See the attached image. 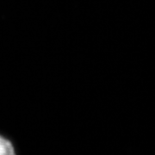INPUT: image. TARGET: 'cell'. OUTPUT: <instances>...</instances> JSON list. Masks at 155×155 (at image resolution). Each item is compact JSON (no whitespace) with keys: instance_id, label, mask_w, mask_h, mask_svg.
<instances>
[{"instance_id":"obj_1","label":"cell","mask_w":155,"mask_h":155,"mask_svg":"<svg viewBox=\"0 0 155 155\" xmlns=\"http://www.w3.org/2000/svg\"><path fill=\"white\" fill-rule=\"evenodd\" d=\"M0 155H16L11 140L2 135H0Z\"/></svg>"}]
</instances>
